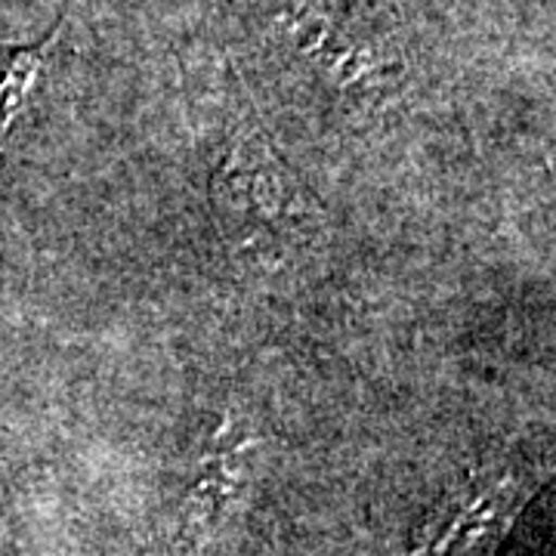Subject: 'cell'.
Returning <instances> with one entry per match:
<instances>
[{
	"label": "cell",
	"instance_id": "1",
	"mask_svg": "<svg viewBox=\"0 0 556 556\" xmlns=\"http://www.w3.org/2000/svg\"><path fill=\"white\" fill-rule=\"evenodd\" d=\"M211 207L219 229L251 248H276L316 229V199L281 161L260 121L248 112L211 174Z\"/></svg>",
	"mask_w": 556,
	"mask_h": 556
},
{
	"label": "cell",
	"instance_id": "2",
	"mask_svg": "<svg viewBox=\"0 0 556 556\" xmlns=\"http://www.w3.org/2000/svg\"><path fill=\"white\" fill-rule=\"evenodd\" d=\"M532 492L535 482L522 470H479L442 497L420 526L412 556H482L510 529Z\"/></svg>",
	"mask_w": 556,
	"mask_h": 556
},
{
	"label": "cell",
	"instance_id": "3",
	"mask_svg": "<svg viewBox=\"0 0 556 556\" xmlns=\"http://www.w3.org/2000/svg\"><path fill=\"white\" fill-rule=\"evenodd\" d=\"M276 22L288 47L338 90H378L402 72L378 40L362 38L313 3H294Z\"/></svg>",
	"mask_w": 556,
	"mask_h": 556
},
{
	"label": "cell",
	"instance_id": "4",
	"mask_svg": "<svg viewBox=\"0 0 556 556\" xmlns=\"http://www.w3.org/2000/svg\"><path fill=\"white\" fill-rule=\"evenodd\" d=\"M263 448L254 424L244 417L223 412L211 424V430L201 439L192 467V482L186 495L189 526L192 529H211L219 517L239 501L248 489V477L254 473V457Z\"/></svg>",
	"mask_w": 556,
	"mask_h": 556
},
{
	"label": "cell",
	"instance_id": "5",
	"mask_svg": "<svg viewBox=\"0 0 556 556\" xmlns=\"http://www.w3.org/2000/svg\"><path fill=\"white\" fill-rule=\"evenodd\" d=\"M62 35V20L56 28L31 47H0V146L16 127L22 112L38 90L40 75L50 62V53Z\"/></svg>",
	"mask_w": 556,
	"mask_h": 556
}]
</instances>
